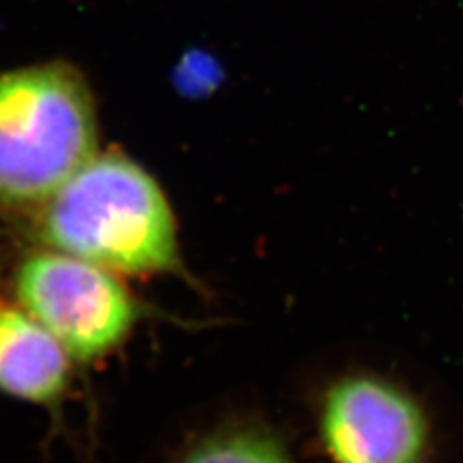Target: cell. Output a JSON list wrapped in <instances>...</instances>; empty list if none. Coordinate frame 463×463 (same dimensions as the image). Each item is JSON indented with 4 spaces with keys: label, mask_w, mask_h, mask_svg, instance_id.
<instances>
[{
    "label": "cell",
    "mask_w": 463,
    "mask_h": 463,
    "mask_svg": "<svg viewBox=\"0 0 463 463\" xmlns=\"http://www.w3.org/2000/svg\"><path fill=\"white\" fill-rule=\"evenodd\" d=\"M97 153L95 103L74 68L0 74V207L39 209Z\"/></svg>",
    "instance_id": "cell-2"
},
{
    "label": "cell",
    "mask_w": 463,
    "mask_h": 463,
    "mask_svg": "<svg viewBox=\"0 0 463 463\" xmlns=\"http://www.w3.org/2000/svg\"><path fill=\"white\" fill-rule=\"evenodd\" d=\"M332 463H429L430 423L408 390L376 374L332 384L318 411Z\"/></svg>",
    "instance_id": "cell-4"
},
{
    "label": "cell",
    "mask_w": 463,
    "mask_h": 463,
    "mask_svg": "<svg viewBox=\"0 0 463 463\" xmlns=\"http://www.w3.org/2000/svg\"><path fill=\"white\" fill-rule=\"evenodd\" d=\"M18 306L81 364L112 354L141 318L118 274L54 250L29 253L14 279Z\"/></svg>",
    "instance_id": "cell-3"
},
{
    "label": "cell",
    "mask_w": 463,
    "mask_h": 463,
    "mask_svg": "<svg viewBox=\"0 0 463 463\" xmlns=\"http://www.w3.org/2000/svg\"><path fill=\"white\" fill-rule=\"evenodd\" d=\"M43 248L116 274L182 267L178 228L163 187L124 153H97L37 209Z\"/></svg>",
    "instance_id": "cell-1"
},
{
    "label": "cell",
    "mask_w": 463,
    "mask_h": 463,
    "mask_svg": "<svg viewBox=\"0 0 463 463\" xmlns=\"http://www.w3.org/2000/svg\"><path fill=\"white\" fill-rule=\"evenodd\" d=\"M71 357L20 306L0 303V392L29 403H52L70 379Z\"/></svg>",
    "instance_id": "cell-5"
},
{
    "label": "cell",
    "mask_w": 463,
    "mask_h": 463,
    "mask_svg": "<svg viewBox=\"0 0 463 463\" xmlns=\"http://www.w3.org/2000/svg\"><path fill=\"white\" fill-rule=\"evenodd\" d=\"M176 463H296L269 432L238 427L209 434Z\"/></svg>",
    "instance_id": "cell-6"
}]
</instances>
